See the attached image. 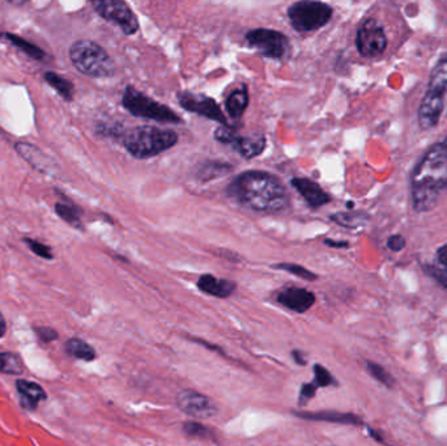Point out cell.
I'll use <instances>...</instances> for the list:
<instances>
[{
    "label": "cell",
    "instance_id": "obj_1",
    "mask_svg": "<svg viewBox=\"0 0 447 446\" xmlns=\"http://www.w3.org/2000/svg\"><path fill=\"white\" fill-rule=\"evenodd\" d=\"M229 197L257 212L276 214L288 207L289 195L278 177L249 170L236 177L228 186Z\"/></svg>",
    "mask_w": 447,
    "mask_h": 446
},
{
    "label": "cell",
    "instance_id": "obj_2",
    "mask_svg": "<svg viewBox=\"0 0 447 446\" xmlns=\"http://www.w3.org/2000/svg\"><path fill=\"white\" fill-rule=\"evenodd\" d=\"M447 190V136L432 147L412 174V203L417 212L432 211Z\"/></svg>",
    "mask_w": 447,
    "mask_h": 446
},
{
    "label": "cell",
    "instance_id": "obj_3",
    "mask_svg": "<svg viewBox=\"0 0 447 446\" xmlns=\"http://www.w3.org/2000/svg\"><path fill=\"white\" fill-rule=\"evenodd\" d=\"M127 152L136 158H148L176 146L178 135L172 130L151 126H137L121 135Z\"/></svg>",
    "mask_w": 447,
    "mask_h": 446
},
{
    "label": "cell",
    "instance_id": "obj_4",
    "mask_svg": "<svg viewBox=\"0 0 447 446\" xmlns=\"http://www.w3.org/2000/svg\"><path fill=\"white\" fill-rule=\"evenodd\" d=\"M447 96V57L441 59L434 67L427 94L418 109V124L424 130H430L437 126L445 109Z\"/></svg>",
    "mask_w": 447,
    "mask_h": 446
},
{
    "label": "cell",
    "instance_id": "obj_5",
    "mask_svg": "<svg viewBox=\"0 0 447 446\" xmlns=\"http://www.w3.org/2000/svg\"><path fill=\"white\" fill-rule=\"evenodd\" d=\"M70 61L73 67L86 76L109 77L115 73V66L110 55L93 41L82 40L70 47Z\"/></svg>",
    "mask_w": 447,
    "mask_h": 446
},
{
    "label": "cell",
    "instance_id": "obj_6",
    "mask_svg": "<svg viewBox=\"0 0 447 446\" xmlns=\"http://www.w3.org/2000/svg\"><path fill=\"white\" fill-rule=\"evenodd\" d=\"M122 104L131 114L146 119H152L160 124H181V117L169 109L167 105L158 104L146 94L136 91L132 87L126 88Z\"/></svg>",
    "mask_w": 447,
    "mask_h": 446
},
{
    "label": "cell",
    "instance_id": "obj_7",
    "mask_svg": "<svg viewBox=\"0 0 447 446\" xmlns=\"http://www.w3.org/2000/svg\"><path fill=\"white\" fill-rule=\"evenodd\" d=\"M288 17L296 31H318L331 20L333 8L318 0H301L288 10Z\"/></svg>",
    "mask_w": 447,
    "mask_h": 446
},
{
    "label": "cell",
    "instance_id": "obj_8",
    "mask_svg": "<svg viewBox=\"0 0 447 446\" xmlns=\"http://www.w3.org/2000/svg\"><path fill=\"white\" fill-rule=\"evenodd\" d=\"M94 10L106 21L121 28L127 36L135 34L139 22L135 13L127 6L125 0H89Z\"/></svg>",
    "mask_w": 447,
    "mask_h": 446
},
{
    "label": "cell",
    "instance_id": "obj_9",
    "mask_svg": "<svg viewBox=\"0 0 447 446\" xmlns=\"http://www.w3.org/2000/svg\"><path fill=\"white\" fill-rule=\"evenodd\" d=\"M250 46L272 59H281L289 52V40L278 31L254 29L246 34Z\"/></svg>",
    "mask_w": 447,
    "mask_h": 446
},
{
    "label": "cell",
    "instance_id": "obj_10",
    "mask_svg": "<svg viewBox=\"0 0 447 446\" xmlns=\"http://www.w3.org/2000/svg\"><path fill=\"white\" fill-rule=\"evenodd\" d=\"M356 46L365 58H374L385 52L387 46L384 28L375 20H366L357 31Z\"/></svg>",
    "mask_w": 447,
    "mask_h": 446
},
{
    "label": "cell",
    "instance_id": "obj_11",
    "mask_svg": "<svg viewBox=\"0 0 447 446\" xmlns=\"http://www.w3.org/2000/svg\"><path fill=\"white\" fill-rule=\"evenodd\" d=\"M177 406L182 412L195 419H209L219 411L213 399L192 389L178 393Z\"/></svg>",
    "mask_w": 447,
    "mask_h": 446
},
{
    "label": "cell",
    "instance_id": "obj_12",
    "mask_svg": "<svg viewBox=\"0 0 447 446\" xmlns=\"http://www.w3.org/2000/svg\"><path fill=\"white\" fill-rule=\"evenodd\" d=\"M178 103L188 112L206 117L212 121L219 122L221 125L228 126L227 118L224 117L219 104L213 98H209L207 96H202V94H191V92H179Z\"/></svg>",
    "mask_w": 447,
    "mask_h": 446
},
{
    "label": "cell",
    "instance_id": "obj_13",
    "mask_svg": "<svg viewBox=\"0 0 447 446\" xmlns=\"http://www.w3.org/2000/svg\"><path fill=\"white\" fill-rule=\"evenodd\" d=\"M276 301L284 308L296 313H306L315 304V295L300 287L284 288L278 293Z\"/></svg>",
    "mask_w": 447,
    "mask_h": 446
},
{
    "label": "cell",
    "instance_id": "obj_14",
    "mask_svg": "<svg viewBox=\"0 0 447 446\" xmlns=\"http://www.w3.org/2000/svg\"><path fill=\"white\" fill-rule=\"evenodd\" d=\"M16 152L21 156L29 165L36 169L37 172L43 174H52L55 165L49 156L45 155L41 149L36 146H31L29 143L19 142L15 144Z\"/></svg>",
    "mask_w": 447,
    "mask_h": 446
},
{
    "label": "cell",
    "instance_id": "obj_15",
    "mask_svg": "<svg viewBox=\"0 0 447 446\" xmlns=\"http://www.w3.org/2000/svg\"><path fill=\"white\" fill-rule=\"evenodd\" d=\"M291 186L301 194L305 202L312 208L322 207L331 200V198L328 197V194L323 190L322 187L315 184L312 179L293 178Z\"/></svg>",
    "mask_w": 447,
    "mask_h": 446
},
{
    "label": "cell",
    "instance_id": "obj_16",
    "mask_svg": "<svg viewBox=\"0 0 447 446\" xmlns=\"http://www.w3.org/2000/svg\"><path fill=\"white\" fill-rule=\"evenodd\" d=\"M199 290L209 296L218 297V299H227L230 297L236 292V283L228 279H220L213 275H202L197 283Z\"/></svg>",
    "mask_w": 447,
    "mask_h": 446
},
{
    "label": "cell",
    "instance_id": "obj_17",
    "mask_svg": "<svg viewBox=\"0 0 447 446\" xmlns=\"http://www.w3.org/2000/svg\"><path fill=\"white\" fill-rule=\"evenodd\" d=\"M229 146L233 147L239 155L245 158H254L259 156L266 148L264 136H239L234 134Z\"/></svg>",
    "mask_w": 447,
    "mask_h": 446
},
{
    "label": "cell",
    "instance_id": "obj_18",
    "mask_svg": "<svg viewBox=\"0 0 447 446\" xmlns=\"http://www.w3.org/2000/svg\"><path fill=\"white\" fill-rule=\"evenodd\" d=\"M17 392L20 394L21 406L26 410H34L41 401L46 399V393L40 385L26 380H19L16 382Z\"/></svg>",
    "mask_w": 447,
    "mask_h": 446
},
{
    "label": "cell",
    "instance_id": "obj_19",
    "mask_svg": "<svg viewBox=\"0 0 447 446\" xmlns=\"http://www.w3.org/2000/svg\"><path fill=\"white\" fill-rule=\"evenodd\" d=\"M296 416L305 420H315V422H328V423H339V424H349V426H361L363 422L360 417L354 414H343L336 411H318V412H296Z\"/></svg>",
    "mask_w": 447,
    "mask_h": 446
},
{
    "label": "cell",
    "instance_id": "obj_20",
    "mask_svg": "<svg viewBox=\"0 0 447 446\" xmlns=\"http://www.w3.org/2000/svg\"><path fill=\"white\" fill-rule=\"evenodd\" d=\"M0 38L4 41L10 42L12 46H15L16 49H19L20 52H24L25 55H28L31 59L34 61H43L46 57V52L42 50L41 47L36 46L34 43L24 40L20 36H16L13 33H7L3 31L0 33Z\"/></svg>",
    "mask_w": 447,
    "mask_h": 446
},
{
    "label": "cell",
    "instance_id": "obj_21",
    "mask_svg": "<svg viewBox=\"0 0 447 446\" xmlns=\"http://www.w3.org/2000/svg\"><path fill=\"white\" fill-rule=\"evenodd\" d=\"M248 105H249V92L246 87H242L230 94L225 101V109L230 117L239 118L246 110Z\"/></svg>",
    "mask_w": 447,
    "mask_h": 446
},
{
    "label": "cell",
    "instance_id": "obj_22",
    "mask_svg": "<svg viewBox=\"0 0 447 446\" xmlns=\"http://www.w3.org/2000/svg\"><path fill=\"white\" fill-rule=\"evenodd\" d=\"M64 348H66V352L75 359L84 360V362H93L96 359V351L93 347L83 339H79V338L68 339L64 344Z\"/></svg>",
    "mask_w": 447,
    "mask_h": 446
},
{
    "label": "cell",
    "instance_id": "obj_23",
    "mask_svg": "<svg viewBox=\"0 0 447 446\" xmlns=\"http://www.w3.org/2000/svg\"><path fill=\"white\" fill-rule=\"evenodd\" d=\"M331 220L336 223L338 225L344 227V228H360L364 227L366 221L369 220V216L365 212H358V211H351V212H339L331 215Z\"/></svg>",
    "mask_w": 447,
    "mask_h": 446
},
{
    "label": "cell",
    "instance_id": "obj_24",
    "mask_svg": "<svg viewBox=\"0 0 447 446\" xmlns=\"http://www.w3.org/2000/svg\"><path fill=\"white\" fill-rule=\"evenodd\" d=\"M43 79L58 94H61V97H63L66 101H73V84L71 82H68L63 76H59L58 73H50V71L43 75Z\"/></svg>",
    "mask_w": 447,
    "mask_h": 446
},
{
    "label": "cell",
    "instance_id": "obj_25",
    "mask_svg": "<svg viewBox=\"0 0 447 446\" xmlns=\"http://www.w3.org/2000/svg\"><path fill=\"white\" fill-rule=\"evenodd\" d=\"M0 372L17 376L24 372V364L16 353L0 352Z\"/></svg>",
    "mask_w": 447,
    "mask_h": 446
},
{
    "label": "cell",
    "instance_id": "obj_26",
    "mask_svg": "<svg viewBox=\"0 0 447 446\" xmlns=\"http://www.w3.org/2000/svg\"><path fill=\"white\" fill-rule=\"evenodd\" d=\"M183 431L188 437L194 440H202V441H213L215 435L209 429V426H202L195 422H188L183 424Z\"/></svg>",
    "mask_w": 447,
    "mask_h": 446
},
{
    "label": "cell",
    "instance_id": "obj_27",
    "mask_svg": "<svg viewBox=\"0 0 447 446\" xmlns=\"http://www.w3.org/2000/svg\"><path fill=\"white\" fill-rule=\"evenodd\" d=\"M55 212L59 215V218H63L66 223L71 224L73 227L79 228L82 227L80 221V212L75 206H70L66 203H56L55 205Z\"/></svg>",
    "mask_w": 447,
    "mask_h": 446
},
{
    "label": "cell",
    "instance_id": "obj_28",
    "mask_svg": "<svg viewBox=\"0 0 447 446\" xmlns=\"http://www.w3.org/2000/svg\"><path fill=\"white\" fill-rule=\"evenodd\" d=\"M366 369H368L369 374H370L373 378H375L379 384L384 385L386 387H390V389L394 387V385H395L394 377L388 373L382 365L373 363V362H368V363H366Z\"/></svg>",
    "mask_w": 447,
    "mask_h": 446
},
{
    "label": "cell",
    "instance_id": "obj_29",
    "mask_svg": "<svg viewBox=\"0 0 447 446\" xmlns=\"http://www.w3.org/2000/svg\"><path fill=\"white\" fill-rule=\"evenodd\" d=\"M275 270H282L289 272L291 275H296L298 278H301L303 281H312L317 279V275L312 272V271L305 269L303 266L296 265V263H278L272 266Z\"/></svg>",
    "mask_w": 447,
    "mask_h": 446
},
{
    "label": "cell",
    "instance_id": "obj_30",
    "mask_svg": "<svg viewBox=\"0 0 447 446\" xmlns=\"http://www.w3.org/2000/svg\"><path fill=\"white\" fill-rule=\"evenodd\" d=\"M314 384L317 387H327V386H336L338 382L333 378V374L330 373L324 366L315 364L314 365Z\"/></svg>",
    "mask_w": 447,
    "mask_h": 446
},
{
    "label": "cell",
    "instance_id": "obj_31",
    "mask_svg": "<svg viewBox=\"0 0 447 446\" xmlns=\"http://www.w3.org/2000/svg\"><path fill=\"white\" fill-rule=\"evenodd\" d=\"M24 241L36 255L41 257L43 260H52L54 258L52 250L47 245L41 244L40 241H36V239H25Z\"/></svg>",
    "mask_w": 447,
    "mask_h": 446
},
{
    "label": "cell",
    "instance_id": "obj_32",
    "mask_svg": "<svg viewBox=\"0 0 447 446\" xmlns=\"http://www.w3.org/2000/svg\"><path fill=\"white\" fill-rule=\"evenodd\" d=\"M425 271L430 278H433L438 284H441L445 290H447V270L438 266L437 263H434V265L427 266Z\"/></svg>",
    "mask_w": 447,
    "mask_h": 446
},
{
    "label": "cell",
    "instance_id": "obj_33",
    "mask_svg": "<svg viewBox=\"0 0 447 446\" xmlns=\"http://www.w3.org/2000/svg\"><path fill=\"white\" fill-rule=\"evenodd\" d=\"M317 385L312 382V384H303L301 387V393H300V398H298V403L300 406H305L312 396L315 395V392H317Z\"/></svg>",
    "mask_w": 447,
    "mask_h": 446
},
{
    "label": "cell",
    "instance_id": "obj_34",
    "mask_svg": "<svg viewBox=\"0 0 447 446\" xmlns=\"http://www.w3.org/2000/svg\"><path fill=\"white\" fill-rule=\"evenodd\" d=\"M36 334H37V336L41 339L42 342L50 343L54 342L55 339H58V332H55L52 327H46V326L36 327Z\"/></svg>",
    "mask_w": 447,
    "mask_h": 446
},
{
    "label": "cell",
    "instance_id": "obj_35",
    "mask_svg": "<svg viewBox=\"0 0 447 446\" xmlns=\"http://www.w3.org/2000/svg\"><path fill=\"white\" fill-rule=\"evenodd\" d=\"M407 241L402 235H393L387 239V248L391 251H402L406 248Z\"/></svg>",
    "mask_w": 447,
    "mask_h": 446
},
{
    "label": "cell",
    "instance_id": "obj_36",
    "mask_svg": "<svg viewBox=\"0 0 447 446\" xmlns=\"http://www.w3.org/2000/svg\"><path fill=\"white\" fill-rule=\"evenodd\" d=\"M436 263H437L438 266H441L442 269L447 270V244L438 249Z\"/></svg>",
    "mask_w": 447,
    "mask_h": 446
},
{
    "label": "cell",
    "instance_id": "obj_37",
    "mask_svg": "<svg viewBox=\"0 0 447 446\" xmlns=\"http://www.w3.org/2000/svg\"><path fill=\"white\" fill-rule=\"evenodd\" d=\"M326 245L331 246V248H348L349 244L345 242V241H333V239H326L324 241Z\"/></svg>",
    "mask_w": 447,
    "mask_h": 446
},
{
    "label": "cell",
    "instance_id": "obj_38",
    "mask_svg": "<svg viewBox=\"0 0 447 446\" xmlns=\"http://www.w3.org/2000/svg\"><path fill=\"white\" fill-rule=\"evenodd\" d=\"M291 356H293V359H294V362H296V363L300 364V365H305V364H306V360H305V357L302 356L301 351L294 350V351L291 352Z\"/></svg>",
    "mask_w": 447,
    "mask_h": 446
},
{
    "label": "cell",
    "instance_id": "obj_39",
    "mask_svg": "<svg viewBox=\"0 0 447 446\" xmlns=\"http://www.w3.org/2000/svg\"><path fill=\"white\" fill-rule=\"evenodd\" d=\"M7 332V322H6V318L4 315L0 313V338H3Z\"/></svg>",
    "mask_w": 447,
    "mask_h": 446
},
{
    "label": "cell",
    "instance_id": "obj_40",
    "mask_svg": "<svg viewBox=\"0 0 447 446\" xmlns=\"http://www.w3.org/2000/svg\"><path fill=\"white\" fill-rule=\"evenodd\" d=\"M10 4L12 6H16V7H20V6H25L28 4L31 0H7Z\"/></svg>",
    "mask_w": 447,
    "mask_h": 446
}]
</instances>
